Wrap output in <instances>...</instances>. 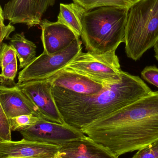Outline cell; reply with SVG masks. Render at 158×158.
Wrapping results in <instances>:
<instances>
[{"label": "cell", "mask_w": 158, "mask_h": 158, "mask_svg": "<svg viewBox=\"0 0 158 158\" xmlns=\"http://www.w3.org/2000/svg\"><path fill=\"white\" fill-rule=\"evenodd\" d=\"M80 131L117 156L158 141V91L84 126Z\"/></svg>", "instance_id": "1"}, {"label": "cell", "mask_w": 158, "mask_h": 158, "mask_svg": "<svg viewBox=\"0 0 158 158\" xmlns=\"http://www.w3.org/2000/svg\"><path fill=\"white\" fill-rule=\"evenodd\" d=\"M103 85L99 93L93 95L72 94L52 86L56 104L65 122L80 130L153 92L140 77L123 71L120 81Z\"/></svg>", "instance_id": "2"}, {"label": "cell", "mask_w": 158, "mask_h": 158, "mask_svg": "<svg viewBox=\"0 0 158 158\" xmlns=\"http://www.w3.org/2000/svg\"><path fill=\"white\" fill-rule=\"evenodd\" d=\"M129 9L102 6L84 13L81 38L87 52L93 53L116 52L121 44L125 43Z\"/></svg>", "instance_id": "3"}, {"label": "cell", "mask_w": 158, "mask_h": 158, "mask_svg": "<svg viewBox=\"0 0 158 158\" xmlns=\"http://www.w3.org/2000/svg\"><path fill=\"white\" fill-rule=\"evenodd\" d=\"M158 41V0H140L129 9L125 32V52L138 61Z\"/></svg>", "instance_id": "4"}, {"label": "cell", "mask_w": 158, "mask_h": 158, "mask_svg": "<svg viewBox=\"0 0 158 158\" xmlns=\"http://www.w3.org/2000/svg\"><path fill=\"white\" fill-rule=\"evenodd\" d=\"M65 68L86 75L102 84L118 82L122 77V70L116 52L93 53L82 51Z\"/></svg>", "instance_id": "5"}, {"label": "cell", "mask_w": 158, "mask_h": 158, "mask_svg": "<svg viewBox=\"0 0 158 158\" xmlns=\"http://www.w3.org/2000/svg\"><path fill=\"white\" fill-rule=\"evenodd\" d=\"M82 42L76 39L66 50L55 54L43 52L19 73L17 84L48 78L65 68L82 51Z\"/></svg>", "instance_id": "6"}, {"label": "cell", "mask_w": 158, "mask_h": 158, "mask_svg": "<svg viewBox=\"0 0 158 158\" xmlns=\"http://www.w3.org/2000/svg\"><path fill=\"white\" fill-rule=\"evenodd\" d=\"M19 133L26 140L57 145H62L86 136L80 130L66 123L60 124L43 118L32 127Z\"/></svg>", "instance_id": "7"}, {"label": "cell", "mask_w": 158, "mask_h": 158, "mask_svg": "<svg viewBox=\"0 0 158 158\" xmlns=\"http://www.w3.org/2000/svg\"><path fill=\"white\" fill-rule=\"evenodd\" d=\"M16 85L40 110L44 119L60 124L65 123L56 104L49 79L30 81Z\"/></svg>", "instance_id": "8"}, {"label": "cell", "mask_w": 158, "mask_h": 158, "mask_svg": "<svg viewBox=\"0 0 158 158\" xmlns=\"http://www.w3.org/2000/svg\"><path fill=\"white\" fill-rule=\"evenodd\" d=\"M56 0H10L4 6L5 19L12 24H23L29 29L40 25L42 18Z\"/></svg>", "instance_id": "9"}, {"label": "cell", "mask_w": 158, "mask_h": 158, "mask_svg": "<svg viewBox=\"0 0 158 158\" xmlns=\"http://www.w3.org/2000/svg\"><path fill=\"white\" fill-rule=\"evenodd\" d=\"M60 145L22 139L0 141V158H54Z\"/></svg>", "instance_id": "10"}, {"label": "cell", "mask_w": 158, "mask_h": 158, "mask_svg": "<svg viewBox=\"0 0 158 158\" xmlns=\"http://www.w3.org/2000/svg\"><path fill=\"white\" fill-rule=\"evenodd\" d=\"M47 79L52 86L65 92L78 94H95L104 87L103 84L94 79L67 68L63 69Z\"/></svg>", "instance_id": "11"}, {"label": "cell", "mask_w": 158, "mask_h": 158, "mask_svg": "<svg viewBox=\"0 0 158 158\" xmlns=\"http://www.w3.org/2000/svg\"><path fill=\"white\" fill-rule=\"evenodd\" d=\"M43 52L52 55L66 50L79 37L65 24L57 21L51 22L42 19L40 24Z\"/></svg>", "instance_id": "12"}, {"label": "cell", "mask_w": 158, "mask_h": 158, "mask_svg": "<svg viewBox=\"0 0 158 158\" xmlns=\"http://www.w3.org/2000/svg\"><path fill=\"white\" fill-rule=\"evenodd\" d=\"M0 106L9 119L28 114L43 118L40 110L16 85L13 86H0Z\"/></svg>", "instance_id": "13"}, {"label": "cell", "mask_w": 158, "mask_h": 158, "mask_svg": "<svg viewBox=\"0 0 158 158\" xmlns=\"http://www.w3.org/2000/svg\"><path fill=\"white\" fill-rule=\"evenodd\" d=\"M58 155L63 158H118L87 135L60 145Z\"/></svg>", "instance_id": "14"}, {"label": "cell", "mask_w": 158, "mask_h": 158, "mask_svg": "<svg viewBox=\"0 0 158 158\" xmlns=\"http://www.w3.org/2000/svg\"><path fill=\"white\" fill-rule=\"evenodd\" d=\"M86 11L81 6L74 2L61 3L57 21L67 26L80 38L82 29V19Z\"/></svg>", "instance_id": "15"}, {"label": "cell", "mask_w": 158, "mask_h": 158, "mask_svg": "<svg viewBox=\"0 0 158 158\" xmlns=\"http://www.w3.org/2000/svg\"><path fill=\"white\" fill-rule=\"evenodd\" d=\"M9 40V44L15 49L19 58V69H23L35 59L37 46L26 38L23 32L15 33Z\"/></svg>", "instance_id": "16"}, {"label": "cell", "mask_w": 158, "mask_h": 158, "mask_svg": "<svg viewBox=\"0 0 158 158\" xmlns=\"http://www.w3.org/2000/svg\"><path fill=\"white\" fill-rule=\"evenodd\" d=\"M140 0H73L87 11L102 7L113 6L130 8Z\"/></svg>", "instance_id": "17"}, {"label": "cell", "mask_w": 158, "mask_h": 158, "mask_svg": "<svg viewBox=\"0 0 158 158\" xmlns=\"http://www.w3.org/2000/svg\"><path fill=\"white\" fill-rule=\"evenodd\" d=\"M41 118L32 114L20 115L11 118L10 120L12 131L19 132L25 131L36 124Z\"/></svg>", "instance_id": "18"}, {"label": "cell", "mask_w": 158, "mask_h": 158, "mask_svg": "<svg viewBox=\"0 0 158 158\" xmlns=\"http://www.w3.org/2000/svg\"><path fill=\"white\" fill-rule=\"evenodd\" d=\"M18 71V64L17 58L12 63L2 69L0 75L1 85L6 86H15L16 85L15 79Z\"/></svg>", "instance_id": "19"}, {"label": "cell", "mask_w": 158, "mask_h": 158, "mask_svg": "<svg viewBox=\"0 0 158 158\" xmlns=\"http://www.w3.org/2000/svg\"><path fill=\"white\" fill-rule=\"evenodd\" d=\"M11 131L10 119L0 106V141L12 140Z\"/></svg>", "instance_id": "20"}, {"label": "cell", "mask_w": 158, "mask_h": 158, "mask_svg": "<svg viewBox=\"0 0 158 158\" xmlns=\"http://www.w3.org/2000/svg\"><path fill=\"white\" fill-rule=\"evenodd\" d=\"M0 47V65L2 69L8 64L12 63L17 56L15 49L10 44H7L3 43Z\"/></svg>", "instance_id": "21"}, {"label": "cell", "mask_w": 158, "mask_h": 158, "mask_svg": "<svg viewBox=\"0 0 158 158\" xmlns=\"http://www.w3.org/2000/svg\"><path fill=\"white\" fill-rule=\"evenodd\" d=\"M4 16L3 10L2 6H0V43L1 45L3 43L4 40H9L10 39L9 36L11 32L15 31V28L12 25L11 22H9L7 25L4 24Z\"/></svg>", "instance_id": "22"}, {"label": "cell", "mask_w": 158, "mask_h": 158, "mask_svg": "<svg viewBox=\"0 0 158 158\" xmlns=\"http://www.w3.org/2000/svg\"><path fill=\"white\" fill-rule=\"evenodd\" d=\"M132 158H158V141L139 150Z\"/></svg>", "instance_id": "23"}, {"label": "cell", "mask_w": 158, "mask_h": 158, "mask_svg": "<svg viewBox=\"0 0 158 158\" xmlns=\"http://www.w3.org/2000/svg\"><path fill=\"white\" fill-rule=\"evenodd\" d=\"M142 78L158 88V68L155 66L146 67L141 72Z\"/></svg>", "instance_id": "24"}, {"label": "cell", "mask_w": 158, "mask_h": 158, "mask_svg": "<svg viewBox=\"0 0 158 158\" xmlns=\"http://www.w3.org/2000/svg\"><path fill=\"white\" fill-rule=\"evenodd\" d=\"M154 52H155V57L158 62V41L154 47Z\"/></svg>", "instance_id": "25"}, {"label": "cell", "mask_w": 158, "mask_h": 158, "mask_svg": "<svg viewBox=\"0 0 158 158\" xmlns=\"http://www.w3.org/2000/svg\"><path fill=\"white\" fill-rule=\"evenodd\" d=\"M54 158H62V157H60V156H59V155H58V156H57L56 157H55Z\"/></svg>", "instance_id": "26"}, {"label": "cell", "mask_w": 158, "mask_h": 158, "mask_svg": "<svg viewBox=\"0 0 158 158\" xmlns=\"http://www.w3.org/2000/svg\"></svg>", "instance_id": "27"}]
</instances>
